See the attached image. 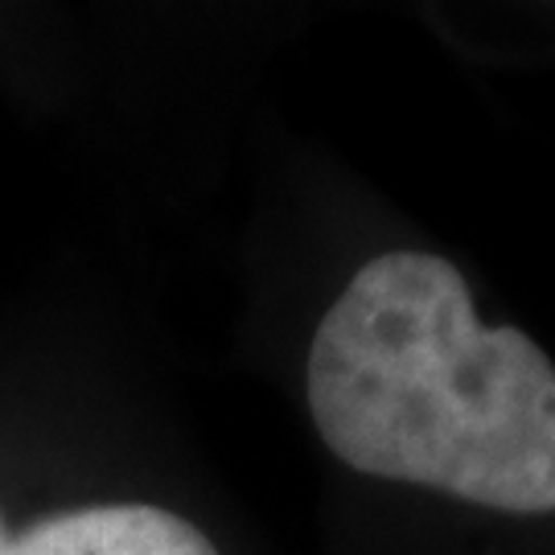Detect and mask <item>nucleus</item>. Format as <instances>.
I'll use <instances>...</instances> for the list:
<instances>
[{"label": "nucleus", "instance_id": "obj_1", "mask_svg": "<svg viewBox=\"0 0 555 555\" xmlns=\"http://www.w3.org/2000/svg\"><path fill=\"white\" fill-rule=\"evenodd\" d=\"M309 412L350 469L506 515L555 511V366L515 325H481L449 259L383 251L325 309Z\"/></svg>", "mask_w": 555, "mask_h": 555}, {"label": "nucleus", "instance_id": "obj_2", "mask_svg": "<svg viewBox=\"0 0 555 555\" xmlns=\"http://www.w3.org/2000/svg\"><path fill=\"white\" fill-rule=\"evenodd\" d=\"M0 555H219L194 522L173 511L116 502L82 506L41 518L17 539H4Z\"/></svg>", "mask_w": 555, "mask_h": 555}, {"label": "nucleus", "instance_id": "obj_3", "mask_svg": "<svg viewBox=\"0 0 555 555\" xmlns=\"http://www.w3.org/2000/svg\"><path fill=\"white\" fill-rule=\"evenodd\" d=\"M0 547H4V527H0Z\"/></svg>", "mask_w": 555, "mask_h": 555}]
</instances>
